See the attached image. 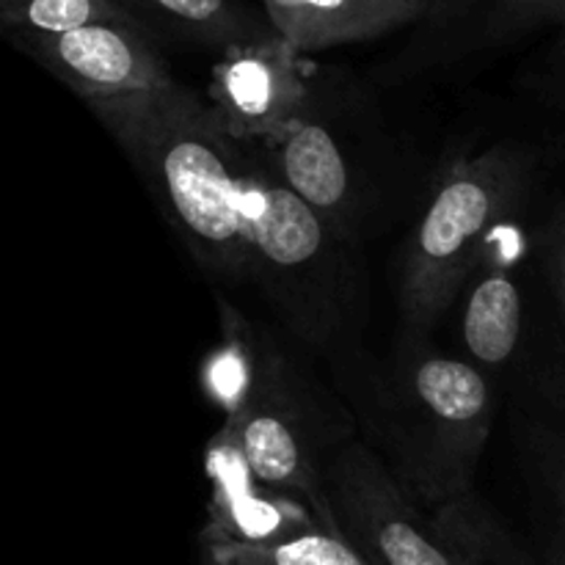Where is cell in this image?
Wrapping results in <instances>:
<instances>
[{
	"instance_id": "cell-1",
	"label": "cell",
	"mask_w": 565,
	"mask_h": 565,
	"mask_svg": "<svg viewBox=\"0 0 565 565\" xmlns=\"http://www.w3.org/2000/svg\"><path fill=\"white\" fill-rule=\"evenodd\" d=\"M88 108L147 182L191 257L218 279L252 281L246 147L221 127L213 108L177 81Z\"/></svg>"
},
{
	"instance_id": "cell-2",
	"label": "cell",
	"mask_w": 565,
	"mask_h": 565,
	"mask_svg": "<svg viewBox=\"0 0 565 565\" xmlns=\"http://www.w3.org/2000/svg\"><path fill=\"white\" fill-rule=\"evenodd\" d=\"M221 307L224 340L204 364V386L224 408V428L265 486L307 500L337 533L326 461L345 439L279 342L230 303Z\"/></svg>"
},
{
	"instance_id": "cell-3",
	"label": "cell",
	"mask_w": 565,
	"mask_h": 565,
	"mask_svg": "<svg viewBox=\"0 0 565 565\" xmlns=\"http://www.w3.org/2000/svg\"><path fill=\"white\" fill-rule=\"evenodd\" d=\"M243 147L252 281L296 340L326 353L340 351L364 318L353 246L287 188L259 143Z\"/></svg>"
},
{
	"instance_id": "cell-4",
	"label": "cell",
	"mask_w": 565,
	"mask_h": 565,
	"mask_svg": "<svg viewBox=\"0 0 565 565\" xmlns=\"http://www.w3.org/2000/svg\"><path fill=\"white\" fill-rule=\"evenodd\" d=\"M533 177L527 149L497 143L452 160L419 213L401 259L397 309L412 337L439 323L522 207Z\"/></svg>"
},
{
	"instance_id": "cell-5",
	"label": "cell",
	"mask_w": 565,
	"mask_h": 565,
	"mask_svg": "<svg viewBox=\"0 0 565 565\" xmlns=\"http://www.w3.org/2000/svg\"><path fill=\"white\" fill-rule=\"evenodd\" d=\"M381 414L408 494L430 511L472 494L494 419V392L478 364L414 348L386 379Z\"/></svg>"
},
{
	"instance_id": "cell-6",
	"label": "cell",
	"mask_w": 565,
	"mask_h": 565,
	"mask_svg": "<svg viewBox=\"0 0 565 565\" xmlns=\"http://www.w3.org/2000/svg\"><path fill=\"white\" fill-rule=\"evenodd\" d=\"M329 86L315 81L301 116L259 149L287 188L356 246L375 210V174L367 147L342 127V108L329 103Z\"/></svg>"
},
{
	"instance_id": "cell-7",
	"label": "cell",
	"mask_w": 565,
	"mask_h": 565,
	"mask_svg": "<svg viewBox=\"0 0 565 565\" xmlns=\"http://www.w3.org/2000/svg\"><path fill=\"white\" fill-rule=\"evenodd\" d=\"M337 533L370 565H458L430 516L364 441L345 439L326 461Z\"/></svg>"
},
{
	"instance_id": "cell-8",
	"label": "cell",
	"mask_w": 565,
	"mask_h": 565,
	"mask_svg": "<svg viewBox=\"0 0 565 565\" xmlns=\"http://www.w3.org/2000/svg\"><path fill=\"white\" fill-rule=\"evenodd\" d=\"M307 55L274 36L221 55L207 86V105L235 141L265 143L292 125L312 97Z\"/></svg>"
},
{
	"instance_id": "cell-9",
	"label": "cell",
	"mask_w": 565,
	"mask_h": 565,
	"mask_svg": "<svg viewBox=\"0 0 565 565\" xmlns=\"http://www.w3.org/2000/svg\"><path fill=\"white\" fill-rule=\"evenodd\" d=\"M14 42L86 105L174 83L152 36L136 22H99L61 36H20Z\"/></svg>"
},
{
	"instance_id": "cell-10",
	"label": "cell",
	"mask_w": 565,
	"mask_h": 565,
	"mask_svg": "<svg viewBox=\"0 0 565 565\" xmlns=\"http://www.w3.org/2000/svg\"><path fill=\"white\" fill-rule=\"evenodd\" d=\"M204 463L210 478V505L207 524L199 533L202 546H268L326 527L307 500L270 489L254 475L235 436L224 425L210 439Z\"/></svg>"
},
{
	"instance_id": "cell-11",
	"label": "cell",
	"mask_w": 565,
	"mask_h": 565,
	"mask_svg": "<svg viewBox=\"0 0 565 565\" xmlns=\"http://www.w3.org/2000/svg\"><path fill=\"white\" fill-rule=\"evenodd\" d=\"M522 230L502 226L491 241L483 263L475 270V285L461 318L463 345L480 370L511 362L524 331V298L516 279L522 254Z\"/></svg>"
},
{
	"instance_id": "cell-12",
	"label": "cell",
	"mask_w": 565,
	"mask_h": 565,
	"mask_svg": "<svg viewBox=\"0 0 565 565\" xmlns=\"http://www.w3.org/2000/svg\"><path fill=\"white\" fill-rule=\"evenodd\" d=\"M298 53L367 42L425 17V0H259Z\"/></svg>"
},
{
	"instance_id": "cell-13",
	"label": "cell",
	"mask_w": 565,
	"mask_h": 565,
	"mask_svg": "<svg viewBox=\"0 0 565 565\" xmlns=\"http://www.w3.org/2000/svg\"><path fill=\"white\" fill-rule=\"evenodd\" d=\"M116 3L149 36L163 33L221 55L279 36L268 14H257L241 0H116Z\"/></svg>"
},
{
	"instance_id": "cell-14",
	"label": "cell",
	"mask_w": 565,
	"mask_h": 565,
	"mask_svg": "<svg viewBox=\"0 0 565 565\" xmlns=\"http://www.w3.org/2000/svg\"><path fill=\"white\" fill-rule=\"evenodd\" d=\"M430 524L458 565H535L475 491L430 511Z\"/></svg>"
},
{
	"instance_id": "cell-15",
	"label": "cell",
	"mask_w": 565,
	"mask_h": 565,
	"mask_svg": "<svg viewBox=\"0 0 565 565\" xmlns=\"http://www.w3.org/2000/svg\"><path fill=\"white\" fill-rule=\"evenodd\" d=\"M202 565H370L334 530L318 527L268 546L207 544Z\"/></svg>"
},
{
	"instance_id": "cell-16",
	"label": "cell",
	"mask_w": 565,
	"mask_h": 565,
	"mask_svg": "<svg viewBox=\"0 0 565 565\" xmlns=\"http://www.w3.org/2000/svg\"><path fill=\"white\" fill-rule=\"evenodd\" d=\"M0 22L14 39L61 36L99 22H132L116 0H0Z\"/></svg>"
},
{
	"instance_id": "cell-17",
	"label": "cell",
	"mask_w": 565,
	"mask_h": 565,
	"mask_svg": "<svg viewBox=\"0 0 565 565\" xmlns=\"http://www.w3.org/2000/svg\"><path fill=\"white\" fill-rule=\"evenodd\" d=\"M425 17L469 20L486 36L505 39L541 25H565V0H425Z\"/></svg>"
},
{
	"instance_id": "cell-18",
	"label": "cell",
	"mask_w": 565,
	"mask_h": 565,
	"mask_svg": "<svg viewBox=\"0 0 565 565\" xmlns=\"http://www.w3.org/2000/svg\"><path fill=\"white\" fill-rule=\"evenodd\" d=\"M535 252H539L541 270H544L546 285L557 303V315L565 323V196L555 213L541 224L539 235H535Z\"/></svg>"
},
{
	"instance_id": "cell-19",
	"label": "cell",
	"mask_w": 565,
	"mask_h": 565,
	"mask_svg": "<svg viewBox=\"0 0 565 565\" xmlns=\"http://www.w3.org/2000/svg\"><path fill=\"white\" fill-rule=\"evenodd\" d=\"M552 491H555V539H552L550 565H565V456L555 467Z\"/></svg>"
},
{
	"instance_id": "cell-20",
	"label": "cell",
	"mask_w": 565,
	"mask_h": 565,
	"mask_svg": "<svg viewBox=\"0 0 565 565\" xmlns=\"http://www.w3.org/2000/svg\"><path fill=\"white\" fill-rule=\"evenodd\" d=\"M552 83H555L557 97L565 103V25H563L561 44H557L555 50V58H552Z\"/></svg>"
}]
</instances>
